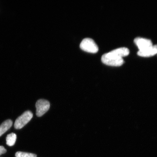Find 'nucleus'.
<instances>
[{"instance_id": "obj_11", "label": "nucleus", "mask_w": 157, "mask_h": 157, "mask_svg": "<svg viewBox=\"0 0 157 157\" xmlns=\"http://www.w3.org/2000/svg\"><path fill=\"white\" fill-rule=\"evenodd\" d=\"M7 150L3 146H0V155L6 152Z\"/></svg>"}, {"instance_id": "obj_4", "label": "nucleus", "mask_w": 157, "mask_h": 157, "mask_svg": "<svg viewBox=\"0 0 157 157\" xmlns=\"http://www.w3.org/2000/svg\"><path fill=\"white\" fill-rule=\"evenodd\" d=\"M50 103L44 99H40L37 101L35 105L36 115L37 117H41L48 111L50 108Z\"/></svg>"}, {"instance_id": "obj_7", "label": "nucleus", "mask_w": 157, "mask_h": 157, "mask_svg": "<svg viewBox=\"0 0 157 157\" xmlns=\"http://www.w3.org/2000/svg\"><path fill=\"white\" fill-rule=\"evenodd\" d=\"M101 60L104 64L111 66H120L122 65L124 63L123 58L117 60L113 59L106 57L104 55L101 57Z\"/></svg>"}, {"instance_id": "obj_10", "label": "nucleus", "mask_w": 157, "mask_h": 157, "mask_svg": "<svg viewBox=\"0 0 157 157\" xmlns=\"http://www.w3.org/2000/svg\"><path fill=\"white\" fill-rule=\"evenodd\" d=\"M16 157H36V154L27 152H17L15 154Z\"/></svg>"}, {"instance_id": "obj_3", "label": "nucleus", "mask_w": 157, "mask_h": 157, "mask_svg": "<svg viewBox=\"0 0 157 157\" xmlns=\"http://www.w3.org/2000/svg\"><path fill=\"white\" fill-rule=\"evenodd\" d=\"M129 53V51L128 48H121L115 49L103 55L106 57L117 60L122 59L123 57L128 56Z\"/></svg>"}, {"instance_id": "obj_6", "label": "nucleus", "mask_w": 157, "mask_h": 157, "mask_svg": "<svg viewBox=\"0 0 157 157\" xmlns=\"http://www.w3.org/2000/svg\"><path fill=\"white\" fill-rule=\"evenodd\" d=\"M137 54L139 56L144 57H149L154 56L157 54V44L153 45L144 50L139 51Z\"/></svg>"}, {"instance_id": "obj_9", "label": "nucleus", "mask_w": 157, "mask_h": 157, "mask_svg": "<svg viewBox=\"0 0 157 157\" xmlns=\"http://www.w3.org/2000/svg\"><path fill=\"white\" fill-rule=\"evenodd\" d=\"M17 138V135L15 133H12L8 135L6 138V144L9 146H13L15 144Z\"/></svg>"}, {"instance_id": "obj_1", "label": "nucleus", "mask_w": 157, "mask_h": 157, "mask_svg": "<svg viewBox=\"0 0 157 157\" xmlns=\"http://www.w3.org/2000/svg\"><path fill=\"white\" fill-rule=\"evenodd\" d=\"M82 50L91 53H96L99 50V48L94 41L91 38L84 39L80 45Z\"/></svg>"}, {"instance_id": "obj_5", "label": "nucleus", "mask_w": 157, "mask_h": 157, "mask_svg": "<svg viewBox=\"0 0 157 157\" xmlns=\"http://www.w3.org/2000/svg\"><path fill=\"white\" fill-rule=\"evenodd\" d=\"M135 44L139 49V51H143L152 46L151 40L150 39L137 37L134 39Z\"/></svg>"}, {"instance_id": "obj_2", "label": "nucleus", "mask_w": 157, "mask_h": 157, "mask_svg": "<svg viewBox=\"0 0 157 157\" xmlns=\"http://www.w3.org/2000/svg\"><path fill=\"white\" fill-rule=\"evenodd\" d=\"M33 113L30 111H25L16 120L14 127L16 129H21L27 124L33 117Z\"/></svg>"}, {"instance_id": "obj_8", "label": "nucleus", "mask_w": 157, "mask_h": 157, "mask_svg": "<svg viewBox=\"0 0 157 157\" xmlns=\"http://www.w3.org/2000/svg\"><path fill=\"white\" fill-rule=\"evenodd\" d=\"M13 121L10 119L4 121L0 125V137L10 128L13 125Z\"/></svg>"}]
</instances>
